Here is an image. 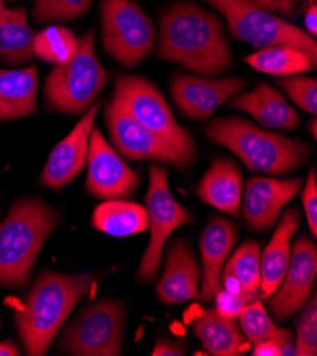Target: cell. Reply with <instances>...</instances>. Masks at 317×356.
<instances>
[{
	"instance_id": "obj_31",
	"label": "cell",
	"mask_w": 317,
	"mask_h": 356,
	"mask_svg": "<svg viewBox=\"0 0 317 356\" xmlns=\"http://www.w3.org/2000/svg\"><path fill=\"white\" fill-rule=\"evenodd\" d=\"M296 341L295 355L297 356H316L317 355V298L316 293L310 301L304 304V309L296 323Z\"/></svg>"
},
{
	"instance_id": "obj_39",
	"label": "cell",
	"mask_w": 317,
	"mask_h": 356,
	"mask_svg": "<svg viewBox=\"0 0 317 356\" xmlns=\"http://www.w3.org/2000/svg\"><path fill=\"white\" fill-rule=\"evenodd\" d=\"M19 353L20 350L13 341L0 342V356H17Z\"/></svg>"
},
{
	"instance_id": "obj_32",
	"label": "cell",
	"mask_w": 317,
	"mask_h": 356,
	"mask_svg": "<svg viewBox=\"0 0 317 356\" xmlns=\"http://www.w3.org/2000/svg\"><path fill=\"white\" fill-rule=\"evenodd\" d=\"M291 99L304 113L317 114V83L314 79L303 76H288L277 80Z\"/></svg>"
},
{
	"instance_id": "obj_35",
	"label": "cell",
	"mask_w": 317,
	"mask_h": 356,
	"mask_svg": "<svg viewBox=\"0 0 317 356\" xmlns=\"http://www.w3.org/2000/svg\"><path fill=\"white\" fill-rule=\"evenodd\" d=\"M258 8L281 16H292L303 0H251Z\"/></svg>"
},
{
	"instance_id": "obj_3",
	"label": "cell",
	"mask_w": 317,
	"mask_h": 356,
	"mask_svg": "<svg viewBox=\"0 0 317 356\" xmlns=\"http://www.w3.org/2000/svg\"><path fill=\"white\" fill-rule=\"evenodd\" d=\"M59 223V211L39 197L22 199L12 206L0 225V286H26L45 241Z\"/></svg>"
},
{
	"instance_id": "obj_11",
	"label": "cell",
	"mask_w": 317,
	"mask_h": 356,
	"mask_svg": "<svg viewBox=\"0 0 317 356\" xmlns=\"http://www.w3.org/2000/svg\"><path fill=\"white\" fill-rule=\"evenodd\" d=\"M105 122L113 145L127 159L157 161L178 169H187L192 165L168 142L134 120L116 98L105 105Z\"/></svg>"
},
{
	"instance_id": "obj_28",
	"label": "cell",
	"mask_w": 317,
	"mask_h": 356,
	"mask_svg": "<svg viewBox=\"0 0 317 356\" xmlns=\"http://www.w3.org/2000/svg\"><path fill=\"white\" fill-rule=\"evenodd\" d=\"M261 254L262 248L258 241L248 240L233 252L232 257L222 268L232 274L252 297L262 300L261 296Z\"/></svg>"
},
{
	"instance_id": "obj_40",
	"label": "cell",
	"mask_w": 317,
	"mask_h": 356,
	"mask_svg": "<svg viewBox=\"0 0 317 356\" xmlns=\"http://www.w3.org/2000/svg\"><path fill=\"white\" fill-rule=\"evenodd\" d=\"M309 129L311 132V136L316 139V136H317V121H316V118H313V121L309 124Z\"/></svg>"
},
{
	"instance_id": "obj_13",
	"label": "cell",
	"mask_w": 317,
	"mask_h": 356,
	"mask_svg": "<svg viewBox=\"0 0 317 356\" xmlns=\"http://www.w3.org/2000/svg\"><path fill=\"white\" fill-rule=\"evenodd\" d=\"M87 192L100 199H124L139 185V173L131 169L95 127L90 134Z\"/></svg>"
},
{
	"instance_id": "obj_41",
	"label": "cell",
	"mask_w": 317,
	"mask_h": 356,
	"mask_svg": "<svg viewBox=\"0 0 317 356\" xmlns=\"http://www.w3.org/2000/svg\"><path fill=\"white\" fill-rule=\"evenodd\" d=\"M6 2V5H9V3H15V2H17V0H5Z\"/></svg>"
},
{
	"instance_id": "obj_27",
	"label": "cell",
	"mask_w": 317,
	"mask_h": 356,
	"mask_svg": "<svg viewBox=\"0 0 317 356\" xmlns=\"http://www.w3.org/2000/svg\"><path fill=\"white\" fill-rule=\"evenodd\" d=\"M245 61L261 73L280 77L302 74L316 68V61H313L304 51L291 46L261 49L258 53L246 57Z\"/></svg>"
},
{
	"instance_id": "obj_30",
	"label": "cell",
	"mask_w": 317,
	"mask_h": 356,
	"mask_svg": "<svg viewBox=\"0 0 317 356\" xmlns=\"http://www.w3.org/2000/svg\"><path fill=\"white\" fill-rule=\"evenodd\" d=\"M93 0H33L31 17L38 24L79 19L87 13Z\"/></svg>"
},
{
	"instance_id": "obj_22",
	"label": "cell",
	"mask_w": 317,
	"mask_h": 356,
	"mask_svg": "<svg viewBox=\"0 0 317 356\" xmlns=\"http://www.w3.org/2000/svg\"><path fill=\"white\" fill-rule=\"evenodd\" d=\"M38 67L0 70V121L31 115L38 108Z\"/></svg>"
},
{
	"instance_id": "obj_1",
	"label": "cell",
	"mask_w": 317,
	"mask_h": 356,
	"mask_svg": "<svg viewBox=\"0 0 317 356\" xmlns=\"http://www.w3.org/2000/svg\"><path fill=\"white\" fill-rule=\"evenodd\" d=\"M158 57L199 76H221L232 64L222 20L192 2L169 6L160 20Z\"/></svg>"
},
{
	"instance_id": "obj_2",
	"label": "cell",
	"mask_w": 317,
	"mask_h": 356,
	"mask_svg": "<svg viewBox=\"0 0 317 356\" xmlns=\"http://www.w3.org/2000/svg\"><path fill=\"white\" fill-rule=\"evenodd\" d=\"M94 275L43 271L15 314L24 350L45 355L72 311L88 296Z\"/></svg>"
},
{
	"instance_id": "obj_18",
	"label": "cell",
	"mask_w": 317,
	"mask_h": 356,
	"mask_svg": "<svg viewBox=\"0 0 317 356\" xmlns=\"http://www.w3.org/2000/svg\"><path fill=\"white\" fill-rule=\"evenodd\" d=\"M238 240V227L226 218L214 216L201 234L202 284L201 300L212 302L221 290V271Z\"/></svg>"
},
{
	"instance_id": "obj_9",
	"label": "cell",
	"mask_w": 317,
	"mask_h": 356,
	"mask_svg": "<svg viewBox=\"0 0 317 356\" xmlns=\"http://www.w3.org/2000/svg\"><path fill=\"white\" fill-rule=\"evenodd\" d=\"M125 305L118 300H101L86 307L67 327L60 348L79 356H117L121 353Z\"/></svg>"
},
{
	"instance_id": "obj_20",
	"label": "cell",
	"mask_w": 317,
	"mask_h": 356,
	"mask_svg": "<svg viewBox=\"0 0 317 356\" xmlns=\"http://www.w3.org/2000/svg\"><path fill=\"white\" fill-rule=\"evenodd\" d=\"M300 211L288 209L272 236L270 243L261 254V296L266 300L284 280L292 253V238L300 227Z\"/></svg>"
},
{
	"instance_id": "obj_23",
	"label": "cell",
	"mask_w": 317,
	"mask_h": 356,
	"mask_svg": "<svg viewBox=\"0 0 317 356\" xmlns=\"http://www.w3.org/2000/svg\"><path fill=\"white\" fill-rule=\"evenodd\" d=\"M192 331L209 355L235 356L246 349V338L235 318H225L217 309H206L195 318Z\"/></svg>"
},
{
	"instance_id": "obj_7",
	"label": "cell",
	"mask_w": 317,
	"mask_h": 356,
	"mask_svg": "<svg viewBox=\"0 0 317 356\" xmlns=\"http://www.w3.org/2000/svg\"><path fill=\"white\" fill-rule=\"evenodd\" d=\"M113 98L118 99L130 115L177 149L188 162H194L196 147L192 136L172 115L161 91L139 76H118Z\"/></svg>"
},
{
	"instance_id": "obj_24",
	"label": "cell",
	"mask_w": 317,
	"mask_h": 356,
	"mask_svg": "<svg viewBox=\"0 0 317 356\" xmlns=\"http://www.w3.org/2000/svg\"><path fill=\"white\" fill-rule=\"evenodd\" d=\"M34 35L26 9H10L5 0H0V63L20 65L30 61L34 57Z\"/></svg>"
},
{
	"instance_id": "obj_38",
	"label": "cell",
	"mask_w": 317,
	"mask_h": 356,
	"mask_svg": "<svg viewBox=\"0 0 317 356\" xmlns=\"http://www.w3.org/2000/svg\"><path fill=\"white\" fill-rule=\"evenodd\" d=\"M304 27H306L307 34H310L311 38H316V35H317V6H316L314 0H313V3L310 6L306 8Z\"/></svg>"
},
{
	"instance_id": "obj_21",
	"label": "cell",
	"mask_w": 317,
	"mask_h": 356,
	"mask_svg": "<svg viewBox=\"0 0 317 356\" xmlns=\"http://www.w3.org/2000/svg\"><path fill=\"white\" fill-rule=\"evenodd\" d=\"M243 193V177L238 165L228 158H218L201 179L196 195L215 209L238 218Z\"/></svg>"
},
{
	"instance_id": "obj_5",
	"label": "cell",
	"mask_w": 317,
	"mask_h": 356,
	"mask_svg": "<svg viewBox=\"0 0 317 356\" xmlns=\"http://www.w3.org/2000/svg\"><path fill=\"white\" fill-rule=\"evenodd\" d=\"M107 73L95 54V29L79 39L76 53L67 61L56 64L45 84L46 104L56 113L82 115L107 86Z\"/></svg>"
},
{
	"instance_id": "obj_8",
	"label": "cell",
	"mask_w": 317,
	"mask_h": 356,
	"mask_svg": "<svg viewBox=\"0 0 317 356\" xmlns=\"http://www.w3.org/2000/svg\"><path fill=\"white\" fill-rule=\"evenodd\" d=\"M101 43L116 61L135 67L155 46V26L132 0H100Z\"/></svg>"
},
{
	"instance_id": "obj_17",
	"label": "cell",
	"mask_w": 317,
	"mask_h": 356,
	"mask_svg": "<svg viewBox=\"0 0 317 356\" xmlns=\"http://www.w3.org/2000/svg\"><path fill=\"white\" fill-rule=\"evenodd\" d=\"M199 263L188 241L175 240L167 253L165 271L155 287L158 300L162 304L173 305L194 298H201L199 286Z\"/></svg>"
},
{
	"instance_id": "obj_33",
	"label": "cell",
	"mask_w": 317,
	"mask_h": 356,
	"mask_svg": "<svg viewBox=\"0 0 317 356\" xmlns=\"http://www.w3.org/2000/svg\"><path fill=\"white\" fill-rule=\"evenodd\" d=\"M302 202L306 213L309 229L313 237L317 236V182H316V168L313 166L309 172L306 186L302 192Z\"/></svg>"
},
{
	"instance_id": "obj_6",
	"label": "cell",
	"mask_w": 317,
	"mask_h": 356,
	"mask_svg": "<svg viewBox=\"0 0 317 356\" xmlns=\"http://www.w3.org/2000/svg\"><path fill=\"white\" fill-rule=\"evenodd\" d=\"M219 12L235 39L256 49L291 46L304 51L317 63V43L300 27L263 10L251 0H205Z\"/></svg>"
},
{
	"instance_id": "obj_15",
	"label": "cell",
	"mask_w": 317,
	"mask_h": 356,
	"mask_svg": "<svg viewBox=\"0 0 317 356\" xmlns=\"http://www.w3.org/2000/svg\"><path fill=\"white\" fill-rule=\"evenodd\" d=\"M100 102H94L83 118L52 151L40 181L52 189H61L72 182L84 169L88 158V140L94 121L100 110Z\"/></svg>"
},
{
	"instance_id": "obj_25",
	"label": "cell",
	"mask_w": 317,
	"mask_h": 356,
	"mask_svg": "<svg viewBox=\"0 0 317 356\" xmlns=\"http://www.w3.org/2000/svg\"><path fill=\"white\" fill-rule=\"evenodd\" d=\"M91 223L105 234L127 237L148 229V215L147 209L138 203L111 199L95 207Z\"/></svg>"
},
{
	"instance_id": "obj_14",
	"label": "cell",
	"mask_w": 317,
	"mask_h": 356,
	"mask_svg": "<svg viewBox=\"0 0 317 356\" xmlns=\"http://www.w3.org/2000/svg\"><path fill=\"white\" fill-rule=\"evenodd\" d=\"M248 80L240 77L206 79L178 74L171 81V95L177 108L190 120L203 121L222 104L248 88Z\"/></svg>"
},
{
	"instance_id": "obj_12",
	"label": "cell",
	"mask_w": 317,
	"mask_h": 356,
	"mask_svg": "<svg viewBox=\"0 0 317 356\" xmlns=\"http://www.w3.org/2000/svg\"><path fill=\"white\" fill-rule=\"evenodd\" d=\"M317 274V250L314 243L300 236L292 245L291 261L280 286L266 298L275 321L284 323L309 301Z\"/></svg>"
},
{
	"instance_id": "obj_4",
	"label": "cell",
	"mask_w": 317,
	"mask_h": 356,
	"mask_svg": "<svg viewBox=\"0 0 317 356\" xmlns=\"http://www.w3.org/2000/svg\"><path fill=\"white\" fill-rule=\"evenodd\" d=\"M203 132L255 172L288 175L303 166L310 155L303 140L263 131L240 118H215Z\"/></svg>"
},
{
	"instance_id": "obj_26",
	"label": "cell",
	"mask_w": 317,
	"mask_h": 356,
	"mask_svg": "<svg viewBox=\"0 0 317 356\" xmlns=\"http://www.w3.org/2000/svg\"><path fill=\"white\" fill-rule=\"evenodd\" d=\"M238 319L242 334L248 343L255 345L263 341H270L279 345L281 355H295L293 334L289 330L276 327L261 301L246 305Z\"/></svg>"
},
{
	"instance_id": "obj_29",
	"label": "cell",
	"mask_w": 317,
	"mask_h": 356,
	"mask_svg": "<svg viewBox=\"0 0 317 356\" xmlns=\"http://www.w3.org/2000/svg\"><path fill=\"white\" fill-rule=\"evenodd\" d=\"M79 39L64 26H49L34 35L33 53L52 64L67 61L77 50Z\"/></svg>"
},
{
	"instance_id": "obj_36",
	"label": "cell",
	"mask_w": 317,
	"mask_h": 356,
	"mask_svg": "<svg viewBox=\"0 0 317 356\" xmlns=\"http://www.w3.org/2000/svg\"><path fill=\"white\" fill-rule=\"evenodd\" d=\"M151 355H154V356H183V355H185V343L160 337L157 339V343H155Z\"/></svg>"
},
{
	"instance_id": "obj_37",
	"label": "cell",
	"mask_w": 317,
	"mask_h": 356,
	"mask_svg": "<svg viewBox=\"0 0 317 356\" xmlns=\"http://www.w3.org/2000/svg\"><path fill=\"white\" fill-rule=\"evenodd\" d=\"M252 355L254 356H281V349L275 342L263 341L254 345Z\"/></svg>"
},
{
	"instance_id": "obj_19",
	"label": "cell",
	"mask_w": 317,
	"mask_h": 356,
	"mask_svg": "<svg viewBox=\"0 0 317 356\" xmlns=\"http://www.w3.org/2000/svg\"><path fill=\"white\" fill-rule=\"evenodd\" d=\"M231 106L251 114L261 125L270 129L292 131L300 124V117L286 98L263 81L251 92L233 97Z\"/></svg>"
},
{
	"instance_id": "obj_34",
	"label": "cell",
	"mask_w": 317,
	"mask_h": 356,
	"mask_svg": "<svg viewBox=\"0 0 317 356\" xmlns=\"http://www.w3.org/2000/svg\"><path fill=\"white\" fill-rule=\"evenodd\" d=\"M214 301L217 302L215 309L219 315H222L225 318H235V319H238V316L240 315L242 309L246 305L251 304V301L248 298H245V297L238 296V294H233L231 291H226L222 287L218 291V294L215 296Z\"/></svg>"
},
{
	"instance_id": "obj_16",
	"label": "cell",
	"mask_w": 317,
	"mask_h": 356,
	"mask_svg": "<svg viewBox=\"0 0 317 356\" xmlns=\"http://www.w3.org/2000/svg\"><path fill=\"white\" fill-rule=\"evenodd\" d=\"M300 179H270L255 176L248 181L242 202V218L254 232L270 230L280 210L300 191Z\"/></svg>"
},
{
	"instance_id": "obj_10",
	"label": "cell",
	"mask_w": 317,
	"mask_h": 356,
	"mask_svg": "<svg viewBox=\"0 0 317 356\" xmlns=\"http://www.w3.org/2000/svg\"><path fill=\"white\" fill-rule=\"evenodd\" d=\"M146 209L151 237L137 270V278L141 282H151L160 271L165 241L180 226L194 223V218L172 196L168 188V170L155 165L150 168V188Z\"/></svg>"
}]
</instances>
